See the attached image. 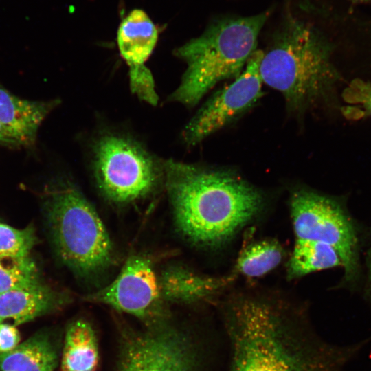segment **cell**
Here are the masks:
<instances>
[{"mask_svg": "<svg viewBox=\"0 0 371 371\" xmlns=\"http://www.w3.org/2000/svg\"><path fill=\"white\" fill-rule=\"evenodd\" d=\"M220 311L229 346L227 371H344L371 341H326L300 306L272 289H229Z\"/></svg>", "mask_w": 371, "mask_h": 371, "instance_id": "cell-1", "label": "cell"}, {"mask_svg": "<svg viewBox=\"0 0 371 371\" xmlns=\"http://www.w3.org/2000/svg\"><path fill=\"white\" fill-rule=\"evenodd\" d=\"M163 167L176 226L198 247H223L267 205L264 192L235 168L172 159Z\"/></svg>", "mask_w": 371, "mask_h": 371, "instance_id": "cell-2", "label": "cell"}, {"mask_svg": "<svg viewBox=\"0 0 371 371\" xmlns=\"http://www.w3.org/2000/svg\"><path fill=\"white\" fill-rule=\"evenodd\" d=\"M259 70L262 82L281 93L287 112L300 117L328 102L339 78L328 42L295 19L262 51Z\"/></svg>", "mask_w": 371, "mask_h": 371, "instance_id": "cell-3", "label": "cell"}, {"mask_svg": "<svg viewBox=\"0 0 371 371\" xmlns=\"http://www.w3.org/2000/svg\"><path fill=\"white\" fill-rule=\"evenodd\" d=\"M269 14L216 21L201 35L176 49V56L186 67L168 100L193 107L218 83L237 78L257 49L258 35Z\"/></svg>", "mask_w": 371, "mask_h": 371, "instance_id": "cell-4", "label": "cell"}, {"mask_svg": "<svg viewBox=\"0 0 371 371\" xmlns=\"http://www.w3.org/2000/svg\"><path fill=\"white\" fill-rule=\"evenodd\" d=\"M46 212L56 251L67 267L82 278H93L109 268L113 248L109 233L76 187L63 183L55 188Z\"/></svg>", "mask_w": 371, "mask_h": 371, "instance_id": "cell-5", "label": "cell"}, {"mask_svg": "<svg viewBox=\"0 0 371 371\" xmlns=\"http://www.w3.org/2000/svg\"><path fill=\"white\" fill-rule=\"evenodd\" d=\"M89 151L97 185L113 203L142 199L164 181V160L128 133L104 130L93 138Z\"/></svg>", "mask_w": 371, "mask_h": 371, "instance_id": "cell-6", "label": "cell"}, {"mask_svg": "<svg viewBox=\"0 0 371 371\" xmlns=\"http://www.w3.org/2000/svg\"><path fill=\"white\" fill-rule=\"evenodd\" d=\"M289 206L295 240L332 246L339 254L346 282L359 275L358 237L351 218L335 199L306 186L290 190Z\"/></svg>", "mask_w": 371, "mask_h": 371, "instance_id": "cell-7", "label": "cell"}, {"mask_svg": "<svg viewBox=\"0 0 371 371\" xmlns=\"http://www.w3.org/2000/svg\"><path fill=\"white\" fill-rule=\"evenodd\" d=\"M126 333L116 371H198L199 350L191 335L166 320Z\"/></svg>", "mask_w": 371, "mask_h": 371, "instance_id": "cell-8", "label": "cell"}, {"mask_svg": "<svg viewBox=\"0 0 371 371\" xmlns=\"http://www.w3.org/2000/svg\"><path fill=\"white\" fill-rule=\"evenodd\" d=\"M262 54V50L256 49L243 71L199 109L182 131L186 145H197L236 121L259 101L263 95L259 70Z\"/></svg>", "mask_w": 371, "mask_h": 371, "instance_id": "cell-9", "label": "cell"}, {"mask_svg": "<svg viewBox=\"0 0 371 371\" xmlns=\"http://www.w3.org/2000/svg\"><path fill=\"white\" fill-rule=\"evenodd\" d=\"M85 299L134 316L145 326L168 320L157 275L150 260L142 256L128 258L113 282Z\"/></svg>", "mask_w": 371, "mask_h": 371, "instance_id": "cell-10", "label": "cell"}, {"mask_svg": "<svg viewBox=\"0 0 371 371\" xmlns=\"http://www.w3.org/2000/svg\"><path fill=\"white\" fill-rule=\"evenodd\" d=\"M165 302L191 304L212 302L221 298L237 276L232 271L226 275H205L182 265H171L157 276Z\"/></svg>", "mask_w": 371, "mask_h": 371, "instance_id": "cell-11", "label": "cell"}, {"mask_svg": "<svg viewBox=\"0 0 371 371\" xmlns=\"http://www.w3.org/2000/svg\"><path fill=\"white\" fill-rule=\"evenodd\" d=\"M60 102L21 99L0 85V123L21 146H32L42 122Z\"/></svg>", "mask_w": 371, "mask_h": 371, "instance_id": "cell-12", "label": "cell"}, {"mask_svg": "<svg viewBox=\"0 0 371 371\" xmlns=\"http://www.w3.org/2000/svg\"><path fill=\"white\" fill-rule=\"evenodd\" d=\"M157 40L158 30L144 11L133 10L122 20L117 30V43L120 55L128 67V74L148 69L145 63Z\"/></svg>", "mask_w": 371, "mask_h": 371, "instance_id": "cell-13", "label": "cell"}, {"mask_svg": "<svg viewBox=\"0 0 371 371\" xmlns=\"http://www.w3.org/2000/svg\"><path fill=\"white\" fill-rule=\"evenodd\" d=\"M49 288L38 283L0 294V324L14 326L28 322L52 311L63 302Z\"/></svg>", "mask_w": 371, "mask_h": 371, "instance_id": "cell-14", "label": "cell"}, {"mask_svg": "<svg viewBox=\"0 0 371 371\" xmlns=\"http://www.w3.org/2000/svg\"><path fill=\"white\" fill-rule=\"evenodd\" d=\"M99 349L91 325L78 319L67 328L61 371H98Z\"/></svg>", "mask_w": 371, "mask_h": 371, "instance_id": "cell-15", "label": "cell"}, {"mask_svg": "<svg viewBox=\"0 0 371 371\" xmlns=\"http://www.w3.org/2000/svg\"><path fill=\"white\" fill-rule=\"evenodd\" d=\"M57 361L49 337L38 333L14 349L0 352V371H54Z\"/></svg>", "mask_w": 371, "mask_h": 371, "instance_id": "cell-16", "label": "cell"}, {"mask_svg": "<svg viewBox=\"0 0 371 371\" xmlns=\"http://www.w3.org/2000/svg\"><path fill=\"white\" fill-rule=\"evenodd\" d=\"M343 266L337 251L330 245L311 240H295L286 267V278L292 280L323 269Z\"/></svg>", "mask_w": 371, "mask_h": 371, "instance_id": "cell-17", "label": "cell"}, {"mask_svg": "<svg viewBox=\"0 0 371 371\" xmlns=\"http://www.w3.org/2000/svg\"><path fill=\"white\" fill-rule=\"evenodd\" d=\"M283 258V247L276 239L256 240L243 247L232 272L237 277L260 278L276 269Z\"/></svg>", "mask_w": 371, "mask_h": 371, "instance_id": "cell-18", "label": "cell"}, {"mask_svg": "<svg viewBox=\"0 0 371 371\" xmlns=\"http://www.w3.org/2000/svg\"><path fill=\"white\" fill-rule=\"evenodd\" d=\"M38 283L36 265L29 256L0 258V294Z\"/></svg>", "mask_w": 371, "mask_h": 371, "instance_id": "cell-19", "label": "cell"}, {"mask_svg": "<svg viewBox=\"0 0 371 371\" xmlns=\"http://www.w3.org/2000/svg\"><path fill=\"white\" fill-rule=\"evenodd\" d=\"M34 229H16L0 222V258L29 256L35 243Z\"/></svg>", "mask_w": 371, "mask_h": 371, "instance_id": "cell-20", "label": "cell"}, {"mask_svg": "<svg viewBox=\"0 0 371 371\" xmlns=\"http://www.w3.org/2000/svg\"><path fill=\"white\" fill-rule=\"evenodd\" d=\"M344 98L349 102L362 104L371 113V85L360 80L352 81L344 91Z\"/></svg>", "mask_w": 371, "mask_h": 371, "instance_id": "cell-21", "label": "cell"}, {"mask_svg": "<svg viewBox=\"0 0 371 371\" xmlns=\"http://www.w3.org/2000/svg\"><path fill=\"white\" fill-rule=\"evenodd\" d=\"M21 339L18 329L12 324H0V352H8L19 344Z\"/></svg>", "mask_w": 371, "mask_h": 371, "instance_id": "cell-22", "label": "cell"}, {"mask_svg": "<svg viewBox=\"0 0 371 371\" xmlns=\"http://www.w3.org/2000/svg\"><path fill=\"white\" fill-rule=\"evenodd\" d=\"M0 146L9 148H17L20 144L14 139L0 123Z\"/></svg>", "mask_w": 371, "mask_h": 371, "instance_id": "cell-23", "label": "cell"}, {"mask_svg": "<svg viewBox=\"0 0 371 371\" xmlns=\"http://www.w3.org/2000/svg\"><path fill=\"white\" fill-rule=\"evenodd\" d=\"M368 277L365 289L366 300L371 304V247L369 250L367 259Z\"/></svg>", "mask_w": 371, "mask_h": 371, "instance_id": "cell-24", "label": "cell"}, {"mask_svg": "<svg viewBox=\"0 0 371 371\" xmlns=\"http://www.w3.org/2000/svg\"><path fill=\"white\" fill-rule=\"evenodd\" d=\"M360 1L371 2V0H360Z\"/></svg>", "mask_w": 371, "mask_h": 371, "instance_id": "cell-25", "label": "cell"}]
</instances>
